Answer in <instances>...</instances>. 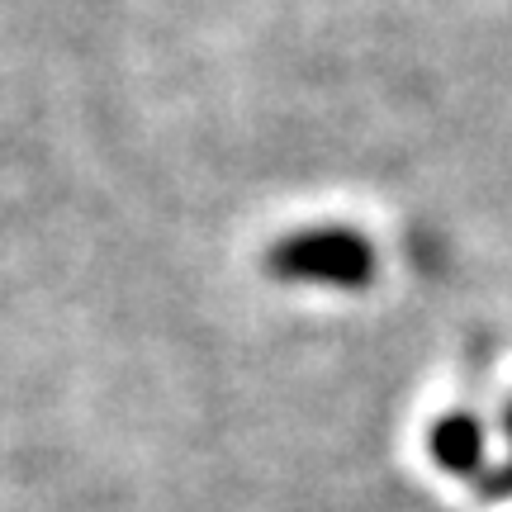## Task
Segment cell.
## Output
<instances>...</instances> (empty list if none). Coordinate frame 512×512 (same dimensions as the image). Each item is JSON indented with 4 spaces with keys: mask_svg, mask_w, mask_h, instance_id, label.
I'll return each instance as SVG.
<instances>
[{
    "mask_svg": "<svg viewBox=\"0 0 512 512\" xmlns=\"http://www.w3.org/2000/svg\"><path fill=\"white\" fill-rule=\"evenodd\" d=\"M280 271H294V275H328V280H361L370 271V256L366 247H356L351 238H328V242H304V247H290L280 256Z\"/></svg>",
    "mask_w": 512,
    "mask_h": 512,
    "instance_id": "6da1fadb",
    "label": "cell"
},
{
    "mask_svg": "<svg viewBox=\"0 0 512 512\" xmlns=\"http://www.w3.org/2000/svg\"><path fill=\"white\" fill-rule=\"evenodd\" d=\"M432 456L451 470V475H475L479 460H484V437H479V422L456 413L432 427Z\"/></svg>",
    "mask_w": 512,
    "mask_h": 512,
    "instance_id": "7a4b0ae2",
    "label": "cell"
}]
</instances>
